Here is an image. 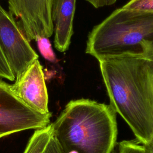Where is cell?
Listing matches in <instances>:
<instances>
[{"instance_id": "obj_1", "label": "cell", "mask_w": 153, "mask_h": 153, "mask_svg": "<svg viewBox=\"0 0 153 153\" xmlns=\"http://www.w3.org/2000/svg\"><path fill=\"white\" fill-rule=\"evenodd\" d=\"M152 45L144 53H125L97 60L110 106L143 146L153 139V94L148 66Z\"/></svg>"}, {"instance_id": "obj_2", "label": "cell", "mask_w": 153, "mask_h": 153, "mask_svg": "<svg viewBox=\"0 0 153 153\" xmlns=\"http://www.w3.org/2000/svg\"><path fill=\"white\" fill-rule=\"evenodd\" d=\"M51 126L63 153H111L116 143V112L90 99L70 101Z\"/></svg>"}, {"instance_id": "obj_3", "label": "cell", "mask_w": 153, "mask_h": 153, "mask_svg": "<svg viewBox=\"0 0 153 153\" xmlns=\"http://www.w3.org/2000/svg\"><path fill=\"white\" fill-rule=\"evenodd\" d=\"M153 44V13L118 8L90 32L85 53L100 59L145 52Z\"/></svg>"}, {"instance_id": "obj_4", "label": "cell", "mask_w": 153, "mask_h": 153, "mask_svg": "<svg viewBox=\"0 0 153 153\" xmlns=\"http://www.w3.org/2000/svg\"><path fill=\"white\" fill-rule=\"evenodd\" d=\"M51 113L41 114L30 109L12 91L10 85L0 79V139L50 124Z\"/></svg>"}, {"instance_id": "obj_5", "label": "cell", "mask_w": 153, "mask_h": 153, "mask_svg": "<svg viewBox=\"0 0 153 153\" xmlns=\"http://www.w3.org/2000/svg\"><path fill=\"white\" fill-rule=\"evenodd\" d=\"M13 16L0 4V48L16 77L38 59V55Z\"/></svg>"}, {"instance_id": "obj_6", "label": "cell", "mask_w": 153, "mask_h": 153, "mask_svg": "<svg viewBox=\"0 0 153 153\" xmlns=\"http://www.w3.org/2000/svg\"><path fill=\"white\" fill-rule=\"evenodd\" d=\"M10 13L20 20V29L29 41L54 32L53 0H8Z\"/></svg>"}, {"instance_id": "obj_7", "label": "cell", "mask_w": 153, "mask_h": 153, "mask_svg": "<svg viewBox=\"0 0 153 153\" xmlns=\"http://www.w3.org/2000/svg\"><path fill=\"white\" fill-rule=\"evenodd\" d=\"M10 87L14 94L30 109L41 114H50L44 75L38 59L17 76Z\"/></svg>"}, {"instance_id": "obj_8", "label": "cell", "mask_w": 153, "mask_h": 153, "mask_svg": "<svg viewBox=\"0 0 153 153\" xmlns=\"http://www.w3.org/2000/svg\"><path fill=\"white\" fill-rule=\"evenodd\" d=\"M76 0H53L52 20L54 25V44L60 51H66L74 33V19Z\"/></svg>"}, {"instance_id": "obj_9", "label": "cell", "mask_w": 153, "mask_h": 153, "mask_svg": "<svg viewBox=\"0 0 153 153\" xmlns=\"http://www.w3.org/2000/svg\"><path fill=\"white\" fill-rule=\"evenodd\" d=\"M51 136V124L44 128L36 130L30 138L23 153H42Z\"/></svg>"}, {"instance_id": "obj_10", "label": "cell", "mask_w": 153, "mask_h": 153, "mask_svg": "<svg viewBox=\"0 0 153 153\" xmlns=\"http://www.w3.org/2000/svg\"><path fill=\"white\" fill-rule=\"evenodd\" d=\"M38 50L41 55L47 60L55 63L57 62V58L52 48L51 44L47 37L40 36L36 38Z\"/></svg>"}, {"instance_id": "obj_11", "label": "cell", "mask_w": 153, "mask_h": 153, "mask_svg": "<svg viewBox=\"0 0 153 153\" xmlns=\"http://www.w3.org/2000/svg\"><path fill=\"white\" fill-rule=\"evenodd\" d=\"M122 7L133 11L153 13V0H130Z\"/></svg>"}, {"instance_id": "obj_12", "label": "cell", "mask_w": 153, "mask_h": 153, "mask_svg": "<svg viewBox=\"0 0 153 153\" xmlns=\"http://www.w3.org/2000/svg\"><path fill=\"white\" fill-rule=\"evenodd\" d=\"M136 140H124L118 143L116 153H145L144 146Z\"/></svg>"}, {"instance_id": "obj_13", "label": "cell", "mask_w": 153, "mask_h": 153, "mask_svg": "<svg viewBox=\"0 0 153 153\" xmlns=\"http://www.w3.org/2000/svg\"><path fill=\"white\" fill-rule=\"evenodd\" d=\"M0 78L14 81L16 79L1 48H0Z\"/></svg>"}, {"instance_id": "obj_14", "label": "cell", "mask_w": 153, "mask_h": 153, "mask_svg": "<svg viewBox=\"0 0 153 153\" xmlns=\"http://www.w3.org/2000/svg\"><path fill=\"white\" fill-rule=\"evenodd\" d=\"M148 66L153 94V46L150 48L148 53ZM144 149L145 153H153V139L149 145L144 146Z\"/></svg>"}, {"instance_id": "obj_15", "label": "cell", "mask_w": 153, "mask_h": 153, "mask_svg": "<svg viewBox=\"0 0 153 153\" xmlns=\"http://www.w3.org/2000/svg\"><path fill=\"white\" fill-rule=\"evenodd\" d=\"M42 153H63L57 142L51 136Z\"/></svg>"}, {"instance_id": "obj_16", "label": "cell", "mask_w": 153, "mask_h": 153, "mask_svg": "<svg viewBox=\"0 0 153 153\" xmlns=\"http://www.w3.org/2000/svg\"><path fill=\"white\" fill-rule=\"evenodd\" d=\"M94 7L97 8L114 4L117 0H86Z\"/></svg>"}]
</instances>
